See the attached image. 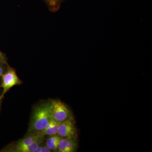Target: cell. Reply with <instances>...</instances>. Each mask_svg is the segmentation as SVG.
<instances>
[{
	"mask_svg": "<svg viewBox=\"0 0 152 152\" xmlns=\"http://www.w3.org/2000/svg\"><path fill=\"white\" fill-rule=\"evenodd\" d=\"M78 143L77 138H62L59 142L57 152H75L77 151Z\"/></svg>",
	"mask_w": 152,
	"mask_h": 152,
	"instance_id": "obj_5",
	"label": "cell"
},
{
	"mask_svg": "<svg viewBox=\"0 0 152 152\" xmlns=\"http://www.w3.org/2000/svg\"><path fill=\"white\" fill-rule=\"evenodd\" d=\"M60 123L52 119L47 124L45 127L42 131L37 134L41 137L57 134H58V127Z\"/></svg>",
	"mask_w": 152,
	"mask_h": 152,
	"instance_id": "obj_7",
	"label": "cell"
},
{
	"mask_svg": "<svg viewBox=\"0 0 152 152\" xmlns=\"http://www.w3.org/2000/svg\"><path fill=\"white\" fill-rule=\"evenodd\" d=\"M49 136V137L46 140V144L47 146L53 151H57L58 144L62 137L58 134Z\"/></svg>",
	"mask_w": 152,
	"mask_h": 152,
	"instance_id": "obj_8",
	"label": "cell"
},
{
	"mask_svg": "<svg viewBox=\"0 0 152 152\" xmlns=\"http://www.w3.org/2000/svg\"><path fill=\"white\" fill-rule=\"evenodd\" d=\"M0 62L7 64L5 57L1 51H0Z\"/></svg>",
	"mask_w": 152,
	"mask_h": 152,
	"instance_id": "obj_11",
	"label": "cell"
},
{
	"mask_svg": "<svg viewBox=\"0 0 152 152\" xmlns=\"http://www.w3.org/2000/svg\"><path fill=\"white\" fill-rule=\"evenodd\" d=\"M45 137H40L34 142L30 144L27 146L19 150L18 152H35L37 147L40 144L44 142L45 141Z\"/></svg>",
	"mask_w": 152,
	"mask_h": 152,
	"instance_id": "obj_9",
	"label": "cell"
},
{
	"mask_svg": "<svg viewBox=\"0 0 152 152\" xmlns=\"http://www.w3.org/2000/svg\"><path fill=\"white\" fill-rule=\"evenodd\" d=\"M50 9L56 11L59 8L61 4L64 0H45Z\"/></svg>",
	"mask_w": 152,
	"mask_h": 152,
	"instance_id": "obj_10",
	"label": "cell"
},
{
	"mask_svg": "<svg viewBox=\"0 0 152 152\" xmlns=\"http://www.w3.org/2000/svg\"><path fill=\"white\" fill-rule=\"evenodd\" d=\"M51 151H52L48 147H47L46 145H43L42 148V150H41V152H50Z\"/></svg>",
	"mask_w": 152,
	"mask_h": 152,
	"instance_id": "obj_12",
	"label": "cell"
},
{
	"mask_svg": "<svg viewBox=\"0 0 152 152\" xmlns=\"http://www.w3.org/2000/svg\"><path fill=\"white\" fill-rule=\"evenodd\" d=\"M3 74H4V70L2 67L0 65V77H1Z\"/></svg>",
	"mask_w": 152,
	"mask_h": 152,
	"instance_id": "obj_14",
	"label": "cell"
},
{
	"mask_svg": "<svg viewBox=\"0 0 152 152\" xmlns=\"http://www.w3.org/2000/svg\"><path fill=\"white\" fill-rule=\"evenodd\" d=\"M58 134L63 138H77V131L74 118L60 123Z\"/></svg>",
	"mask_w": 152,
	"mask_h": 152,
	"instance_id": "obj_4",
	"label": "cell"
},
{
	"mask_svg": "<svg viewBox=\"0 0 152 152\" xmlns=\"http://www.w3.org/2000/svg\"><path fill=\"white\" fill-rule=\"evenodd\" d=\"M40 137H40L37 134H28L27 137L20 140L17 142L15 145L12 147V149H10L8 151L18 152L19 150L27 146L30 144L34 142Z\"/></svg>",
	"mask_w": 152,
	"mask_h": 152,
	"instance_id": "obj_6",
	"label": "cell"
},
{
	"mask_svg": "<svg viewBox=\"0 0 152 152\" xmlns=\"http://www.w3.org/2000/svg\"><path fill=\"white\" fill-rule=\"evenodd\" d=\"M41 144L39 145L37 147V149H36V151H35V152H41V150H42V148L43 146V145L42 144Z\"/></svg>",
	"mask_w": 152,
	"mask_h": 152,
	"instance_id": "obj_13",
	"label": "cell"
},
{
	"mask_svg": "<svg viewBox=\"0 0 152 152\" xmlns=\"http://www.w3.org/2000/svg\"><path fill=\"white\" fill-rule=\"evenodd\" d=\"M51 102L50 113L52 119L61 123L73 118L70 110L65 104L60 100Z\"/></svg>",
	"mask_w": 152,
	"mask_h": 152,
	"instance_id": "obj_2",
	"label": "cell"
},
{
	"mask_svg": "<svg viewBox=\"0 0 152 152\" xmlns=\"http://www.w3.org/2000/svg\"><path fill=\"white\" fill-rule=\"evenodd\" d=\"M1 77L2 83L1 87L3 88V92L0 96L1 100L10 89L22 83L21 81L19 78L15 71L12 68H9L7 72L3 74Z\"/></svg>",
	"mask_w": 152,
	"mask_h": 152,
	"instance_id": "obj_3",
	"label": "cell"
},
{
	"mask_svg": "<svg viewBox=\"0 0 152 152\" xmlns=\"http://www.w3.org/2000/svg\"><path fill=\"white\" fill-rule=\"evenodd\" d=\"M0 101H1V99H0Z\"/></svg>",
	"mask_w": 152,
	"mask_h": 152,
	"instance_id": "obj_15",
	"label": "cell"
},
{
	"mask_svg": "<svg viewBox=\"0 0 152 152\" xmlns=\"http://www.w3.org/2000/svg\"><path fill=\"white\" fill-rule=\"evenodd\" d=\"M52 102L41 104L34 110L28 131V134H37L45 129L52 119L50 109Z\"/></svg>",
	"mask_w": 152,
	"mask_h": 152,
	"instance_id": "obj_1",
	"label": "cell"
}]
</instances>
